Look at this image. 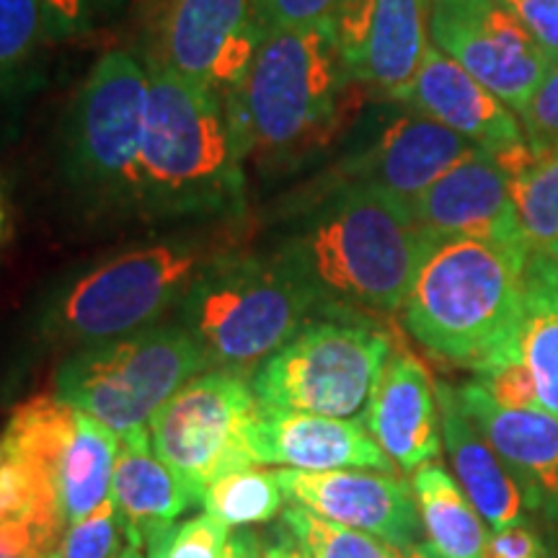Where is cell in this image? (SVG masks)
Here are the masks:
<instances>
[{"label": "cell", "mask_w": 558, "mask_h": 558, "mask_svg": "<svg viewBox=\"0 0 558 558\" xmlns=\"http://www.w3.org/2000/svg\"><path fill=\"white\" fill-rule=\"evenodd\" d=\"M202 373L207 360L192 333L163 320L83 347L60 365L54 390L75 411L124 437L148 427L153 414Z\"/></svg>", "instance_id": "cell-8"}, {"label": "cell", "mask_w": 558, "mask_h": 558, "mask_svg": "<svg viewBox=\"0 0 558 558\" xmlns=\"http://www.w3.org/2000/svg\"><path fill=\"white\" fill-rule=\"evenodd\" d=\"M527 279L530 282L558 288V243L527 256Z\"/></svg>", "instance_id": "cell-41"}, {"label": "cell", "mask_w": 558, "mask_h": 558, "mask_svg": "<svg viewBox=\"0 0 558 558\" xmlns=\"http://www.w3.org/2000/svg\"><path fill=\"white\" fill-rule=\"evenodd\" d=\"M484 558H546V546L541 535L522 522V525L494 530L486 541Z\"/></svg>", "instance_id": "cell-40"}, {"label": "cell", "mask_w": 558, "mask_h": 558, "mask_svg": "<svg viewBox=\"0 0 558 558\" xmlns=\"http://www.w3.org/2000/svg\"><path fill=\"white\" fill-rule=\"evenodd\" d=\"M396 104V101H393ZM484 150L422 111L396 104L367 143L354 148L333 169L329 184H357L411 205L460 160Z\"/></svg>", "instance_id": "cell-12"}, {"label": "cell", "mask_w": 558, "mask_h": 558, "mask_svg": "<svg viewBox=\"0 0 558 558\" xmlns=\"http://www.w3.org/2000/svg\"><path fill=\"white\" fill-rule=\"evenodd\" d=\"M262 37L251 0H166L153 62L226 96L243 81Z\"/></svg>", "instance_id": "cell-14"}, {"label": "cell", "mask_w": 558, "mask_h": 558, "mask_svg": "<svg viewBox=\"0 0 558 558\" xmlns=\"http://www.w3.org/2000/svg\"><path fill=\"white\" fill-rule=\"evenodd\" d=\"M222 558H264V543L251 530H239V533H230Z\"/></svg>", "instance_id": "cell-42"}, {"label": "cell", "mask_w": 558, "mask_h": 558, "mask_svg": "<svg viewBox=\"0 0 558 558\" xmlns=\"http://www.w3.org/2000/svg\"><path fill=\"white\" fill-rule=\"evenodd\" d=\"M11 520L37 522L58 541L68 530L54 473L0 437V525Z\"/></svg>", "instance_id": "cell-26"}, {"label": "cell", "mask_w": 558, "mask_h": 558, "mask_svg": "<svg viewBox=\"0 0 558 558\" xmlns=\"http://www.w3.org/2000/svg\"><path fill=\"white\" fill-rule=\"evenodd\" d=\"M264 558H311L300 548V543L282 525H277L275 538L264 546Z\"/></svg>", "instance_id": "cell-43"}, {"label": "cell", "mask_w": 558, "mask_h": 558, "mask_svg": "<svg viewBox=\"0 0 558 558\" xmlns=\"http://www.w3.org/2000/svg\"><path fill=\"white\" fill-rule=\"evenodd\" d=\"M45 39L68 41L99 32L120 13L128 0H39Z\"/></svg>", "instance_id": "cell-33"}, {"label": "cell", "mask_w": 558, "mask_h": 558, "mask_svg": "<svg viewBox=\"0 0 558 558\" xmlns=\"http://www.w3.org/2000/svg\"><path fill=\"white\" fill-rule=\"evenodd\" d=\"M481 388L492 396L499 407L505 409H541L538 388H535L533 373L520 357L505 362V365L486 369V373L476 375Z\"/></svg>", "instance_id": "cell-36"}, {"label": "cell", "mask_w": 558, "mask_h": 558, "mask_svg": "<svg viewBox=\"0 0 558 558\" xmlns=\"http://www.w3.org/2000/svg\"><path fill=\"white\" fill-rule=\"evenodd\" d=\"M414 213L369 186H326L279 256L316 295L320 311L390 318L401 313L432 246Z\"/></svg>", "instance_id": "cell-1"}, {"label": "cell", "mask_w": 558, "mask_h": 558, "mask_svg": "<svg viewBox=\"0 0 558 558\" xmlns=\"http://www.w3.org/2000/svg\"><path fill=\"white\" fill-rule=\"evenodd\" d=\"M518 117L533 156L558 153V62L550 65L546 78L541 81Z\"/></svg>", "instance_id": "cell-35"}, {"label": "cell", "mask_w": 558, "mask_h": 558, "mask_svg": "<svg viewBox=\"0 0 558 558\" xmlns=\"http://www.w3.org/2000/svg\"><path fill=\"white\" fill-rule=\"evenodd\" d=\"M256 411L251 380L207 369L153 414V450L205 499L215 481L256 465L246 445Z\"/></svg>", "instance_id": "cell-10"}, {"label": "cell", "mask_w": 558, "mask_h": 558, "mask_svg": "<svg viewBox=\"0 0 558 558\" xmlns=\"http://www.w3.org/2000/svg\"><path fill=\"white\" fill-rule=\"evenodd\" d=\"M230 538V527L213 514H197L184 522H173L158 533L148 546V558H222Z\"/></svg>", "instance_id": "cell-31"}, {"label": "cell", "mask_w": 558, "mask_h": 558, "mask_svg": "<svg viewBox=\"0 0 558 558\" xmlns=\"http://www.w3.org/2000/svg\"><path fill=\"white\" fill-rule=\"evenodd\" d=\"M277 478L292 505L318 518L375 535L399 550L422 543L414 488L399 473L277 469Z\"/></svg>", "instance_id": "cell-15"}, {"label": "cell", "mask_w": 558, "mask_h": 558, "mask_svg": "<svg viewBox=\"0 0 558 558\" xmlns=\"http://www.w3.org/2000/svg\"><path fill=\"white\" fill-rule=\"evenodd\" d=\"M117 558H145V556H143V548H137V546H132V543H128V546L122 548V554Z\"/></svg>", "instance_id": "cell-46"}, {"label": "cell", "mask_w": 558, "mask_h": 558, "mask_svg": "<svg viewBox=\"0 0 558 558\" xmlns=\"http://www.w3.org/2000/svg\"><path fill=\"white\" fill-rule=\"evenodd\" d=\"M362 94L324 24L264 32L246 75L222 101L243 166L282 169L329 145Z\"/></svg>", "instance_id": "cell-2"}, {"label": "cell", "mask_w": 558, "mask_h": 558, "mask_svg": "<svg viewBox=\"0 0 558 558\" xmlns=\"http://www.w3.org/2000/svg\"><path fill=\"white\" fill-rule=\"evenodd\" d=\"M111 499L122 514L128 543L137 548L148 546L186 509L202 505L192 486L153 450L148 427L120 437Z\"/></svg>", "instance_id": "cell-21"}, {"label": "cell", "mask_w": 558, "mask_h": 558, "mask_svg": "<svg viewBox=\"0 0 558 558\" xmlns=\"http://www.w3.org/2000/svg\"><path fill=\"white\" fill-rule=\"evenodd\" d=\"M148 68L128 50L88 70L65 122V169L83 190L132 197L148 114Z\"/></svg>", "instance_id": "cell-9"}, {"label": "cell", "mask_w": 558, "mask_h": 558, "mask_svg": "<svg viewBox=\"0 0 558 558\" xmlns=\"http://www.w3.org/2000/svg\"><path fill=\"white\" fill-rule=\"evenodd\" d=\"M39 558H62V554H60V548H52L50 554H45V556H39Z\"/></svg>", "instance_id": "cell-47"}, {"label": "cell", "mask_w": 558, "mask_h": 558, "mask_svg": "<svg viewBox=\"0 0 558 558\" xmlns=\"http://www.w3.org/2000/svg\"><path fill=\"white\" fill-rule=\"evenodd\" d=\"M509 173L514 213L527 256L558 243V153L533 156L527 143L494 153Z\"/></svg>", "instance_id": "cell-25"}, {"label": "cell", "mask_w": 558, "mask_h": 558, "mask_svg": "<svg viewBox=\"0 0 558 558\" xmlns=\"http://www.w3.org/2000/svg\"><path fill=\"white\" fill-rule=\"evenodd\" d=\"M550 62H558V0H507Z\"/></svg>", "instance_id": "cell-38"}, {"label": "cell", "mask_w": 558, "mask_h": 558, "mask_svg": "<svg viewBox=\"0 0 558 558\" xmlns=\"http://www.w3.org/2000/svg\"><path fill=\"white\" fill-rule=\"evenodd\" d=\"M241 243L239 220H215L122 251L62 292L52 308V333L88 347L163 324L199 277L241 251Z\"/></svg>", "instance_id": "cell-5"}, {"label": "cell", "mask_w": 558, "mask_h": 558, "mask_svg": "<svg viewBox=\"0 0 558 558\" xmlns=\"http://www.w3.org/2000/svg\"><path fill=\"white\" fill-rule=\"evenodd\" d=\"M58 548V538L32 520H11L0 525V558H39Z\"/></svg>", "instance_id": "cell-39"}, {"label": "cell", "mask_w": 558, "mask_h": 558, "mask_svg": "<svg viewBox=\"0 0 558 558\" xmlns=\"http://www.w3.org/2000/svg\"><path fill=\"white\" fill-rule=\"evenodd\" d=\"M246 445L256 465L298 471L365 469L399 473V465L369 435L365 418H333L264 409L248 424Z\"/></svg>", "instance_id": "cell-17"}, {"label": "cell", "mask_w": 558, "mask_h": 558, "mask_svg": "<svg viewBox=\"0 0 558 558\" xmlns=\"http://www.w3.org/2000/svg\"><path fill=\"white\" fill-rule=\"evenodd\" d=\"M393 341L373 318L320 311L251 378L264 409L365 418Z\"/></svg>", "instance_id": "cell-7"}, {"label": "cell", "mask_w": 558, "mask_h": 558, "mask_svg": "<svg viewBox=\"0 0 558 558\" xmlns=\"http://www.w3.org/2000/svg\"><path fill=\"white\" fill-rule=\"evenodd\" d=\"M0 230H3V199H0Z\"/></svg>", "instance_id": "cell-48"}, {"label": "cell", "mask_w": 558, "mask_h": 558, "mask_svg": "<svg viewBox=\"0 0 558 558\" xmlns=\"http://www.w3.org/2000/svg\"><path fill=\"white\" fill-rule=\"evenodd\" d=\"M401 104L422 111L488 153H501L525 143L518 111L478 83L469 70L439 52L429 41L414 86Z\"/></svg>", "instance_id": "cell-20"}, {"label": "cell", "mask_w": 558, "mask_h": 558, "mask_svg": "<svg viewBox=\"0 0 558 558\" xmlns=\"http://www.w3.org/2000/svg\"><path fill=\"white\" fill-rule=\"evenodd\" d=\"M120 437L78 411V427L58 469V497L68 527L111 497Z\"/></svg>", "instance_id": "cell-24"}, {"label": "cell", "mask_w": 558, "mask_h": 558, "mask_svg": "<svg viewBox=\"0 0 558 558\" xmlns=\"http://www.w3.org/2000/svg\"><path fill=\"white\" fill-rule=\"evenodd\" d=\"M45 39L39 0H0V73L19 68Z\"/></svg>", "instance_id": "cell-34"}, {"label": "cell", "mask_w": 558, "mask_h": 558, "mask_svg": "<svg viewBox=\"0 0 558 558\" xmlns=\"http://www.w3.org/2000/svg\"><path fill=\"white\" fill-rule=\"evenodd\" d=\"M411 213L432 241L478 239L527 254L509 190V173L488 150L460 160L456 169L439 177L411 205Z\"/></svg>", "instance_id": "cell-16"}, {"label": "cell", "mask_w": 558, "mask_h": 558, "mask_svg": "<svg viewBox=\"0 0 558 558\" xmlns=\"http://www.w3.org/2000/svg\"><path fill=\"white\" fill-rule=\"evenodd\" d=\"M78 427V411L58 393H41L13 409L3 435L13 448L37 460L58 478L60 460Z\"/></svg>", "instance_id": "cell-27"}, {"label": "cell", "mask_w": 558, "mask_h": 558, "mask_svg": "<svg viewBox=\"0 0 558 558\" xmlns=\"http://www.w3.org/2000/svg\"><path fill=\"white\" fill-rule=\"evenodd\" d=\"M320 305L279 256L235 251L199 277L177 311L197 341L207 369L251 380Z\"/></svg>", "instance_id": "cell-6"}, {"label": "cell", "mask_w": 558, "mask_h": 558, "mask_svg": "<svg viewBox=\"0 0 558 558\" xmlns=\"http://www.w3.org/2000/svg\"><path fill=\"white\" fill-rule=\"evenodd\" d=\"M311 558H401V550L375 535L337 525L308 509L290 505L279 520Z\"/></svg>", "instance_id": "cell-29"}, {"label": "cell", "mask_w": 558, "mask_h": 558, "mask_svg": "<svg viewBox=\"0 0 558 558\" xmlns=\"http://www.w3.org/2000/svg\"><path fill=\"white\" fill-rule=\"evenodd\" d=\"M128 546V533L114 499L96 507L88 518L65 530L60 541L62 558H117Z\"/></svg>", "instance_id": "cell-32"}, {"label": "cell", "mask_w": 558, "mask_h": 558, "mask_svg": "<svg viewBox=\"0 0 558 558\" xmlns=\"http://www.w3.org/2000/svg\"><path fill=\"white\" fill-rule=\"evenodd\" d=\"M527 254L478 239L429 246L401 308L409 337L448 365L486 369L520 357Z\"/></svg>", "instance_id": "cell-3"}, {"label": "cell", "mask_w": 558, "mask_h": 558, "mask_svg": "<svg viewBox=\"0 0 558 558\" xmlns=\"http://www.w3.org/2000/svg\"><path fill=\"white\" fill-rule=\"evenodd\" d=\"M456 396L518 484L525 507L558 530V416L546 409H505L481 388L463 383Z\"/></svg>", "instance_id": "cell-18"}, {"label": "cell", "mask_w": 558, "mask_h": 558, "mask_svg": "<svg viewBox=\"0 0 558 558\" xmlns=\"http://www.w3.org/2000/svg\"><path fill=\"white\" fill-rule=\"evenodd\" d=\"M284 488L271 465H248L215 481L205 492V512L228 527L259 525L275 520L284 507Z\"/></svg>", "instance_id": "cell-28"}, {"label": "cell", "mask_w": 558, "mask_h": 558, "mask_svg": "<svg viewBox=\"0 0 558 558\" xmlns=\"http://www.w3.org/2000/svg\"><path fill=\"white\" fill-rule=\"evenodd\" d=\"M442 445L448 450L452 473L471 505L492 530H505L525 522V499L509 476L499 452L492 448L478 424L460 407L456 386L437 383Z\"/></svg>", "instance_id": "cell-22"}, {"label": "cell", "mask_w": 558, "mask_h": 558, "mask_svg": "<svg viewBox=\"0 0 558 558\" xmlns=\"http://www.w3.org/2000/svg\"><path fill=\"white\" fill-rule=\"evenodd\" d=\"M339 0H251L262 32L331 24Z\"/></svg>", "instance_id": "cell-37"}, {"label": "cell", "mask_w": 558, "mask_h": 558, "mask_svg": "<svg viewBox=\"0 0 558 558\" xmlns=\"http://www.w3.org/2000/svg\"><path fill=\"white\" fill-rule=\"evenodd\" d=\"M520 352L533 373L541 409L558 416V311L527 290Z\"/></svg>", "instance_id": "cell-30"}, {"label": "cell", "mask_w": 558, "mask_h": 558, "mask_svg": "<svg viewBox=\"0 0 558 558\" xmlns=\"http://www.w3.org/2000/svg\"><path fill=\"white\" fill-rule=\"evenodd\" d=\"M429 39L520 114L554 62L507 0H429Z\"/></svg>", "instance_id": "cell-11"}, {"label": "cell", "mask_w": 558, "mask_h": 558, "mask_svg": "<svg viewBox=\"0 0 558 558\" xmlns=\"http://www.w3.org/2000/svg\"><path fill=\"white\" fill-rule=\"evenodd\" d=\"M401 558H442V556L432 548V543H416V546L401 550Z\"/></svg>", "instance_id": "cell-45"}, {"label": "cell", "mask_w": 558, "mask_h": 558, "mask_svg": "<svg viewBox=\"0 0 558 558\" xmlns=\"http://www.w3.org/2000/svg\"><path fill=\"white\" fill-rule=\"evenodd\" d=\"M150 94L132 199L158 218L241 220L246 177L218 90L148 65Z\"/></svg>", "instance_id": "cell-4"}, {"label": "cell", "mask_w": 558, "mask_h": 558, "mask_svg": "<svg viewBox=\"0 0 558 558\" xmlns=\"http://www.w3.org/2000/svg\"><path fill=\"white\" fill-rule=\"evenodd\" d=\"M527 290L533 292V295H538L543 303H548L550 308L558 311V288H548V284H538V282H530L527 279Z\"/></svg>", "instance_id": "cell-44"}, {"label": "cell", "mask_w": 558, "mask_h": 558, "mask_svg": "<svg viewBox=\"0 0 558 558\" xmlns=\"http://www.w3.org/2000/svg\"><path fill=\"white\" fill-rule=\"evenodd\" d=\"M365 424L403 473H414L442 452L437 383L409 349L390 352L369 399Z\"/></svg>", "instance_id": "cell-19"}, {"label": "cell", "mask_w": 558, "mask_h": 558, "mask_svg": "<svg viewBox=\"0 0 558 558\" xmlns=\"http://www.w3.org/2000/svg\"><path fill=\"white\" fill-rule=\"evenodd\" d=\"M411 488L424 533L442 558H484L488 533L484 518L471 505L456 476L437 460L424 463L411 476Z\"/></svg>", "instance_id": "cell-23"}, {"label": "cell", "mask_w": 558, "mask_h": 558, "mask_svg": "<svg viewBox=\"0 0 558 558\" xmlns=\"http://www.w3.org/2000/svg\"><path fill=\"white\" fill-rule=\"evenodd\" d=\"M427 16L429 0H339L329 26L352 78L401 104L427 54Z\"/></svg>", "instance_id": "cell-13"}]
</instances>
